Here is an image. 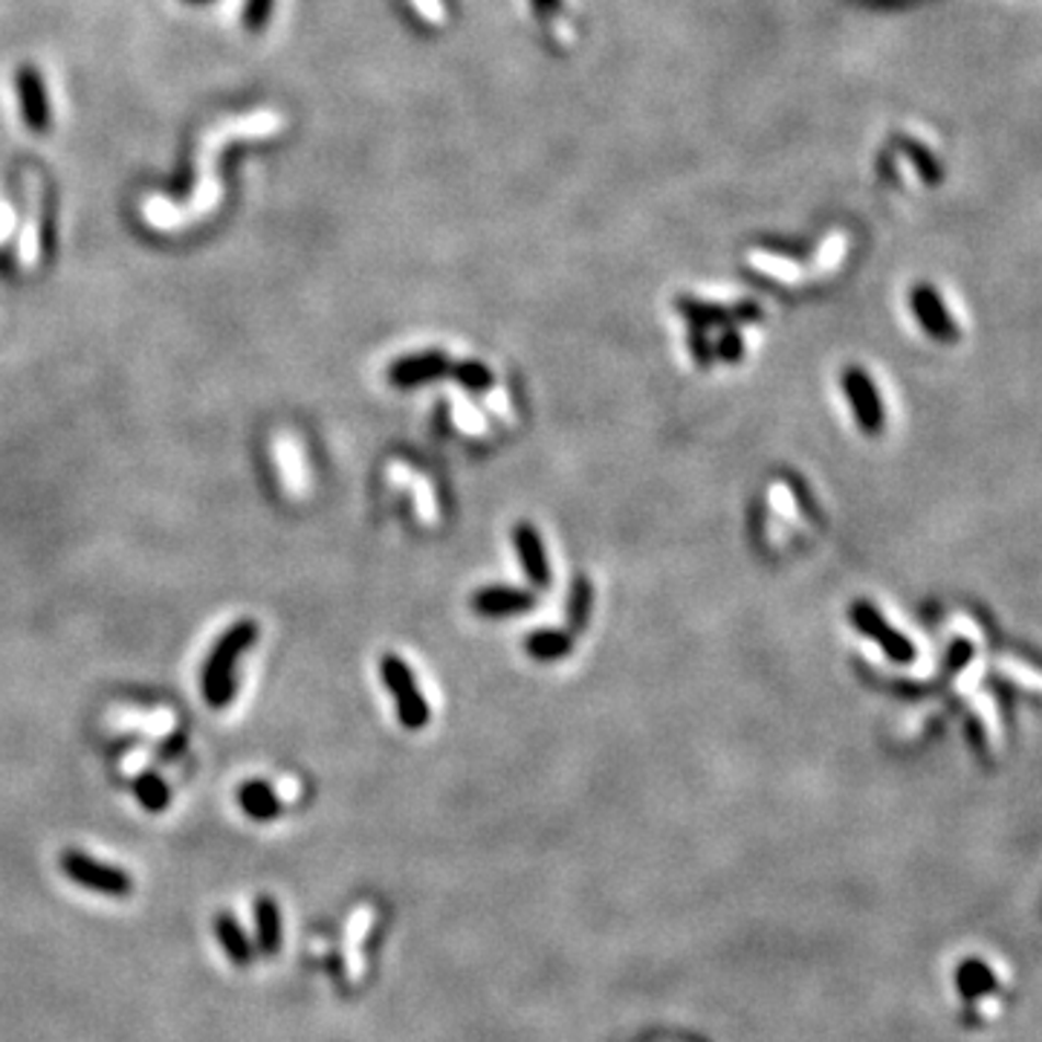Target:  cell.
<instances>
[{
    "instance_id": "obj_1",
    "label": "cell",
    "mask_w": 1042,
    "mask_h": 1042,
    "mask_svg": "<svg viewBox=\"0 0 1042 1042\" xmlns=\"http://www.w3.org/2000/svg\"><path fill=\"white\" fill-rule=\"evenodd\" d=\"M282 128V116L270 114H247L241 119H224L220 125L203 137L201 148V180H197V192L192 194V201L186 206H174L169 201L151 197L146 203V220L157 229H178L194 224L203 218L206 211L215 209V203L220 201V180H218V151L234 139H252V137H270Z\"/></svg>"
},
{
    "instance_id": "obj_2",
    "label": "cell",
    "mask_w": 1042,
    "mask_h": 1042,
    "mask_svg": "<svg viewBox=\"0 0 1042 1042\" xmlns=\"http://www.w3.org/2000/svg\"><path fill=\"white\" fill-rule=\"evenodd\" d=\"M259 640V622L241 620L229 626L220 640L211 649V655L203 663V698L215 710L229 707L234 698V687H238V663L247 655V649Z\"/></svg>"
},
{
    "instance_id": "obj_3",
    "label": "cell",
    "mask_w": 1042,
    "mask_h": 1042,
    "mask_svg": "<svg viewBox=\"0 0 1042 1042\" xmlns=\"http://www.w3.org/2000/svg\"><path fill=\"white\" fill-rule=\"evenodd\" d=\"M382 684L388 687L391 698L397 703V715L405 730H423L428 724V703L423 698L421 687L414 684V675L409 669V663L397 655H386L380 661Z\"/></svg>"
},
{
    "instance_id": "obj_4",
    "label": "cell",
    "mask_w": 1042,
    "mask_h": 1042,
    "mask_svg": "<svg viewBox=\"0 0 1042 1042\" xmlns=\"http://www.w3.org/2000/svg\"><path fill=\"white\" fill-rule=\"evenodd\" d=\"M61 872L73 883L90 889V892H99V895L122 897L134 889V881H130L128 872H122L116 866L102 863V860H93V857L84 855V851H65V855H61Z\"/></svg>"
},
{
    "instance_id": "obj_5",
    "label": "cell",
    "mask_w": 1042,
    "mask_h": 1042,
    "mask_svg": "<svg viewBox=\"0 0 1042 1042\" xmlns=\"http://www.w3.org/2000/svg\"><path fill=\"white\" fill-rule=\"evenodd\" d=\"M843 391H846V400L855 412L857 426L863 428L866 435H881L886 428V409H883V400L872 377L863 368L851 365L843 374Z\"/></svg>"
},
{
    "instance_id": "obj_6",
    "label": "cell",
    "mask_w": 1042,
    "mask_h": 1042,
    "mask_svg": "<svg viewBox=\"0 0 1042 1042\" xmlns=\"http://www.w3.org/2000/svg\"><path fill=\"white\" fill-rule=\"evenodd\" d=\"M849 617H851V622H855V629L863 631L866 638H872L874 643H878V646H881L883 652L892 657V661L909 663L915 657L913 643H909L904 634H897V631L889 626L886 617H883L881 611L872 606V603H866V599L855 603V606H851V611H849Z\"/></svg>"
},
{
    "instance_id": "obj_7",
    "label": "cell",
    "mask_w": 1042,
    "mask_h": 1042,
    "mask_svg": "<svg viewBox=\"0 0 1042 1042\" xmlns=\"http://www.w3.org/2000/svg\"><path fill=\"white\" fill-rule=\"evenodd\" d=\"M449 368H453V363H449L446 354H440V351L403 356V359H397V363H391V368H388V382L397 388H414L444 377V374H449Z\"/></svg>"
},
{
    "instance_id": "obj_8",
    "label": "cell",
    "mask_w": 1042,
    "mask_h": 1042,
    "mask_svg": "<svg viewBox=\"0 0 1042 1042\" xmlns=\"http://www.w3.org/2000/svg\"><path fill=\"white\" fill-rule=\"evenodd\" d=\"M536 606L534 594L518 588H507V585H495V588H481L472 597V608L481 617H509L530 611Z\"/></svg>"
},
{
    "instance_id": "obj_9",
    "label": "cell",
    "mask_w": 1042,
    "mask_h": 1042,
    "mask_svg": "<svg viewBox=\"0 0 1042 1042\" xmlns=\"http://www.w3.org/2000/svg\"><path fill=\"white\" fill-rule=\"evenodd\" d=\"M513 541H516L518 559H522V568H525L527 580L534 582L536 588H550V565H548V553H545V545H541V536L534 525H518L516 534H513Z\"/></svg>"
},
{
    "instance_id": "obj_10",
    "label": "cell",
    "mask_w": 1042,
    "mask_h": 1042,
    "mask_svg": "<svg viewBox=\"0 0 1042 1042\" xmlns=\"http://www.w3.org/2000/svg\"><path fill=\"white\" fill-rule=\"evenodd\" d=\"M238 802H241L243 814L252 820H275L282 814L284 800L282 793L275 791L270 782H243L238 791Z\"/></svg>"
},
{
    "instance_id": "obj_11",
    "label": "cell",
    "mask_w": 1042,
    "mask_h": 1042,
    "mask_svg": "<svg viewBox=\"0 0 1042 1042\" xmlns=\"http://www.w3.org/2000/svg\"><path fill=\"white\" fill-rule=\"evenodd\" d=\"M571 649H574V640L565 631L557 629H541L534 631V634H527L525 640V652L536 661H562V657L571 655Z\"/></svg>"
},
{
    "instance_id": "obj_12",
    "label": "cell",
    "mask_w": 1042,
    "mask_h": 1042,
    "mask_svg": "<svg viewBox=\"0 0 1042 1042\" xmlns=\"http://www.w3.org/2000/svg\"><path fill=\"white\" fill-rule=\"evenodd\" d=\"M255 924H259L261 953H275V947L282 941V913L273 897H261L255 904Z\"/></svg>"
},
{
    "instance_id": "obj_13",
    "label": "cell",
    "mask_w": 1042,
    "mask_h": 1042,
    "mask_svg": "<svg viewBox=\"0 0 1042 1042\" xmlns=\"http://www.w3.org/2000/svg\"><path fill=\"white\" fill-rule=\"evenodd\" d=\"M915 310L921 316L924 331H929L936 340H953V322H947L944 310L938 305V299L929 290H921L915 296Z\"/></svg>"
},
{
    "instance_id": "obj_14",
    "label": "cell",
    "mask_w": 1042,
    "mask_h": 1042,
    "mask_svg": "<svg viewBox=\"0 0 1042 1042\" xmlns=\"http://www.w3.org/2000/svg\"><path fill=\"white\" fill-rule=\"evenodd\" d=\"M218 938H220V944H224V950H227V955L232 959L234 964L250 962V959H252L250 941H247L243 929L238 927V921H234L232 915H220V918H218Z\"/></svg>"
},
{
    "instance_id": "obj_15",
    "label": "cell",
    "mask_w": 1042,
    "mask_h": 1042,
    "mask_svg": "<svg viewBox=\"0 0 1042 1042\" xmlns=\"http://www.w3.org/2000/svg\"><path fill=\"white\" fill-rule=\"evenodd\" d=\"M134 793H137V800L142 802V805H146L148 811H162L165 809V805H169L171 802V791H169V785L162 782L160 776L157 774H142L137 779V782H134Z\"/></svg>"
},
{
    "instance_id": "obj_16",
    "label": "cell",
    "mask_w": 1042,
    "mask_h": 1042,
    "mask_svg": "<svg viewBox=\"0 0 1042 1042\" xmlns=\"http://www.w3.org/2000/svg\"><path fill=\"white\" fill-rule=\"evenodd\" d=\"M591 599H594L591 582L585 580V576H576L574 591H571V603H568V626L574 631L585 629V622H588L591 615Z\"/></svg>"
},
{
    "instance_id": "obj_17",
    "label": "cell",
    "mask_w": 1042,
    "mask_h": 1042,
    "mask_svg": "<svg viewBox=\"0 0 1042 1042\" xmlns=\"http://www.w3.org/2000/svg\"><path fill=\"white\" fill-rule=\"evenodd\" d=\"M449 374H453L455 380L461 382L463 388H469V391H486V388L495 386L493 371H490V368H486V365H481V363L453 365V368H449Z\"/></svg>"
},
{
    "instance_id": "obj_18",
    "label": "cell",
    "mask_w": 1042,
    "mask_h": 1042,
    "mask_svg": "<svg viewBox=\"0 0 1042 1042\" xmlns=\"http://www.w3.org/2000/svg\"><path fill=\"white\" fill-rule=\"evenodd\" d=\"M21 90H24V93H21V96H24V102H26V119H30V125H33V128H44V96H41V88H38V79H35L33 73H24L21 76Z\"/></svg>"
},
{
    "instance_id": "obj_19",
    "label": "cell",
    "mask_w": 1042,
    "mask_h": 1042,
    "mask_svg": "<svg viewBox=\"0 0 1042 1042\" xmlns=\"http://www.w3.org/2000/svg\"><path fill=\"white\" fill-rule=\"evenodd\" d=\"M275 455H278V461H282V476L284 481H287V486H290L293 493H299L301 490L299 484H305V469L299 467V455H296V449H293L287 440H282V444L275 446Z\"/></svg>"
},
{
    "instance_id": "obj_20",
    "label": "cell",
    "mask_w": 1042,
    "mask_h": 1042,
    "mask_svg": "<svg viewBox=\"0 0 1042 1042\" xmlns=\"http://www.w3.org/2000/svg\"><path fill=\"white\" fill-rule=\"evenodd\" d=\"M959 985H962L967 996H978L982 991H994L996 982L985 964H964L962 973H959Z\"/></svg>"
},
{
    "instance_id": "obj_21",
    "label": "cell",
    "mask_w": 1042,
    "mask_h": 1042,
    "mask_svg": "<svg viewBox=\"0 0 1042 1042\" xmlns=\"http://www.w3.org/2000/svg\"><path fill=\"white\" fill-rule=\"evenodd\" d=\"M712 354L719 356V359H724V363H738V359H742L744 356V340L742 336H738V333H724V336H721L719 340V345H715V351H712Z\"/></svg>"
},
{
    "instance_id": "obj_22",
    "label": "cell",
    "mask_w": 1042,
    "mask_h": 1042,
    "mask_svg": "<svg viewBox=\"0 0 1042 1042\" xmlns=\"http://www.w3.org/2000/svg\"><path fill=\"white\" fill-rule=\"evenodd\" d=\"M412 486H414V499H421V518H423V522H432V518H435V513H432V499H428L426 484H423L421 478H417V481H412Z\"/></svg>"
},
{
    "instance_id": "obj_23",
    "label": "cell",
    "mask_w": 1042,
    "mask_h": 1042,
    "mask_svg": "<svg viewBox=\"0 0 1042 1042\" xmlns=\"http://www.w3.org/2000/svg\"><path fill=\"white\" fill-rule=\"evenodd\" d=\"M689 347H692V356H695V359H698V363H701V365H710L712 351H710V345H707V340H703L701 333H692V340H689Z\"/></svg>"
}]
</instances>
